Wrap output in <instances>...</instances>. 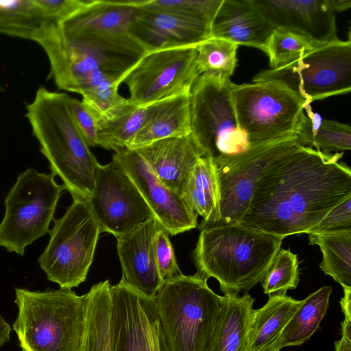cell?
I'll return each mask as SVG.
<instances>
[{
  "label": "cell",
  "instance_id": "44",
  "mask_svg": "<svg viewBox=\"0 0 351 351\" xmlns=\"http://www.w3.org/2000/svg\"><path fill=\"white\" fill-rule=\"evenodd\" d=\"M328 8L334 13L342 12L351 7L350 0H325Z\"/></svg>",
  "mask_w": 351,
  "mask_h": 351
},
{
  "label": "cell",
  "instance_id": "45",
  "mask_svg": "<svg viewBox=\"0 0 351 351\" xmlns=\"http://www.w3.org/2000/svg\"><path fill=\"white\" fill-rule=\"evenodd\" d=\"M11 326L0 315V348L10 339Z\"/></svg>",
  "mask_w": 351,
  "mask_h": 351
},
{
  "label": "cell",
  "instance_id": "39",
  "mask_svg": "<svg viewBox=\"0 0 351 351\" xmlns=\"http://www.w3.org/2000/svg\"><path fill=\"white\" fill-rule=\"evenodd\" d=\"M68 106L73 119L86 144L98 146L97 119L82 101L69 96Z\"/></svg>",
  "mask_w": 351,
  "mask_h": 351
},
{
  "label": "cell",
  "instance_id": "14",
  "mask_svg": "<svg viewBox=\"0 0 351 351\" xmlns=\"http://www.w3.org/2000/svg\"><path fill=\"white\" fill-rule=\"evenodd\" d=\"M111 351H166L154 298L121 278L111 286Z\"/></svg>",
  "mask_w": 351,
  "mask_h": 351
},
{
  "label": "cell",
  "instance_id": "30",
  "mask_svg": "<svg viewBox=\"0 0 351 351\" xmlns=\"http://www.w3.org/2000/svg\"><path fill=\"white\" fill-rule=\"evenodd\" d=\"M307 234L309 244L318 245L322 253V271L343 289L351 288V228Z\"/></svg>",
  "mask_w": 351,
  "mask_h": 351
},
{
  "label": "cell",
  "instance_id": "15",
  "mask_svg": "<svg viewBox=\"0 0 351 351\" xmlns=\"http://www.w3.org/2000/svg\"><path fill=\"white\" fill-rule=\"evenodd\" d=\"M117 164L136 186L154 217L169 235L175 236L197 226V215L180 194L163 183L136 149L115 152Z\"/></svg>",
  "mask_w": 351,
  "mask_h": 351
},
{
  "label": "cell",
  "instance_id": "12",
  "mask_svg": "<svg viewBox=\"0 0 351 351\" xmlns=\"http://www.w3.org/2000/svg\"><path fill=\"white\" fill-rule=\"evenodd\" d=\"M196 47L171 48L146 53L125 75L130 101L147 106L189 92L201 75Z\"/></svg>",
  "mask_w": 351,
  "mask_h": 351
},
{
  "label": "cell",
  "instance_id": "3",
  "mask_svg": "<svg viewBox=\"0 0 351 351\" xmlns=\"http://www.w3.org/2000/svg\"><path fill=\"white\" fill-rule=\"evenodd\" d=\"M199 231L191 254L196 274L216 279L224 295L247 293L261 282L284 239L240 223Z\"/></svg>",
  "mask_w": 351,
  "mask_h": 351
},
{
  "label": "cell",
  "instance_id": "27",
  "mask_svg": "<svg viewBox=\"0 0 351 351\" xmlns=\"http://www.w3.org/2000/svg\"><path fill=\"white\" fill-rule=\"evenodd\" d=\"M227 295L224 312L209 351H247L254 299L247 293Z\"/></svg>",
  "mask_w": 351,
  "mask_h": 351
},
{
  "label": "cell",
  "instance_id": "11",
  "mask_svg": "<svg viewBox=\"0 0 351 351\" xmlns=\"http://www.w3.org/2000/svg\"><path fill=\"white\" fill-rule=\"evenodd\" d=\"M275 81L299 95L306 104L351 90V42L337 37L298 58L257 73L253 82Z\"/></svg>",
  "mask_w": 351,
  "mask_h": 351
},
{
  "label": "cell",
  "instance_id": "18",
  "mask_svg": "<svg viewBox=\"0 0 351 351\" xmlns=\"http://www.w3.org/2000/svg\"><path fill=\"white\" fill-rule=\"evenodd\" d=\"M162 228L153 217L117 239L123 276L139 293L154 298L162 284L155 256L156 234Z\"/></svg>",
  "mask_w": 351,
  "mask_h": 351
},
{
  "label": "cell",
  "instance_id": "36",
  "mask_svg": "<svg viewBox=\"0 0 351 351\" xmlns=\"http://www.w3.org/2000/svg\"><path fill=\"white\" fill-rule=\"evenodd\" d=\"M223 0H143L147 9L172 12L212 25Z\"/></svg>",
  "mask_w": 351,
  "mask_h": 351
},
{
  "label": "cell",
  "instance_id": "23",
  "mask_svg": "<svg viewBox=\"0 0 351 351\" xmlns=\"http://www.w3.org/2000/svg\"><path fill=\"white\" fill-rule=\"evenodd\" d=\"M190 91L151 104L145 123L128 149H136L164 138L190 134Z\"/></svg>",
  "mask_w": 351,
  "mask_h": 351
},
{
  "label": "cell",
  "instance_id": "37",
  "mask_svg": "<svg viewBox=\"0 0 351 351\" xmlns=\"http://www.w3.org/2000/svg\"><path fill=\"white\" fill-rule=\"evenodd\" d=\"M121 84L119 80H106L82 95V102L93 112L96 119L127 99L119 93Z\"/></svg>",
  "mask_w": 351,
  "mask_h": 351
},
{
  "label": "cell",
  "instance_id": "24",
  "mask_svg": "<svg viewBox=\"0 0 351 351\" xmlns=\"http://www.w3.org/2000/svg\"><path fill=\"white\" fill-rule=\"evenodd\" d=\"M178 193L186 204L202 217L199 230L219 219L220 195L216 167L207 157L199 158L182 182Z\"/></svg>",
  "mask_w": 351,
  "mask_h": 351
},
{
  "label": "cell",
  "instance_id": "28",
  "mask_svg": "<svg viewBox=\"0 0 351 351\" xmlns=\"http://www.w3.org/2000/svg\"><path fill=\"white\" fill-rule=\"evenodd\" d=\"M295 136L301 145L315 147L326 153L343 152L351 149L350 125L323 119L313 112L311 104L304 106Z\"/></svg>",
  "mask_w": 351,
  "mask_h": 351
},
{
  "label": "cell",
  "instance_id": "21",
  "mask_svg": "<svg viewBox=\"0 0 351 351\" xmlns=\"http://www.w3.org/2000/svg\"><path fill=\"white\" fill-rule=\"evenodd\" d=\"M143 1H86L82 7L57 23L65 32L122 34L130 31L141 16Z\"/></svg>",
  "mask_w": 351,
  "mask_h": 351
},
{
  "label": "cell",
  "instance_id": "25",
  "mask_svg": "<svg viewBox=\"0 0 351 351\" xmlns=\"http://www.w3.org/2000/svg\"><path fill=\"white\" fill-rule=\"evenodd\" d=\"M302 303L287 292L269 295L262 307L254 309L247 351H269Z\"/></svg>",
  "mask_w": 351,
  "mask_h": 351
},
{
  "label": "cell",
  "instance_id": "10",
  "mask_svg": "<svg viewBox=\"0 0 351 351\" xmlns=\"http://www.w3.org/2000/svg\"><path fill=\"white\" fill-rule=\"evenodd\" d=\"M232 97L239 128L254 149L295 136L307 105L286 86L270 80L234 84Z\"/></svg>",
  "mask_w": 351,
  "mask_h": 351
},
{
  "label": "cell",
  "instance_id": "42",
  "mask_svg": "<svg viewBox=\"0 0 351 351\" xmlns=\"http://www.w3.org/2000/svg\"><path fill=\"white\" fill-rule=\"evenodd\" d=\"M341 337L335 342V351H351V319L341 323Z\"/></svg>",
  "mask_w": 351,
  "mask_h": 351
},
{
  "label": "cell",
  "instance_id": "8",
  "mask_svg": "<svg viewBox=\"0 0 351 351\" xmlns=\"http://www.w3.org/2000/svg\"><path fill=\"white\" fill-rule=\"evenodd\" d=\"M63 184L52 173L27 169L21 173L5 200L0 222V247L23 256L27 246L49 232Z\"/></svg>",
  "mask_w": 351,
  "mask_h": 351
},
{
  "label": "cell",
  "instance_id": "35",
  "mask_svg": "<svg viewBox=\"0 0 351 351\" xmlns=\"http://www.w3.org/2000/svg\"><path fill=\"white\" fill-rule=\"evenodd\" d=\"M316 45L317 44L301 34L282 28H275L266 52L271 69L298 58Z\"/></svg>",
  "mask_w": 351,
  "mask_h": 351
},
{
  "label": "cell",
  "instance_id": "6",
  "mask_svg": "<svg viewBox=\"0 0 351 351\" xmlns=\"http://www.w3.org/2000/svg\"><path fill=\"white\" fill-rule=\"evenodd\" d=\"M18 315L12 324L23 351H82L87 316L86 293L71 289L15 288Z\"/></svg>",
  "mask_w": 351,
  "mask_h": 351
},
{
  "label": "cell",
  "instance_id": "5",
  "mask_svg": "<svg viewBox=\"0 0 351 351\" xmlns=\"http://www.w3.org/2000/svg\"><path fill=\"white\" fill-rule=\"evenodd\" d=\"M207 279L183 274L162 282L154 299L166 351H209L228 295H219Z\"/></svg>",
  "mask_w": 351,
  "mask_h": 351
},
{
  "label": "cell",
  "instance_id": "9",
  "mask_svg": "<svg viewBox=\"0 0 351 351\" xmlns=\"http://www.w3.org/2000/svg\"><path fill=\"white\" fill-rule=\"evenodd\" d=\"M101 230L87 200L73 199L53 219L49 240L38 259L49 280L62 289L84 282L93 263Z\"/></svg>",
  "mask_w": 351,
  "mask_h": 351
},
{
  "label": "cell",
  "instance_id": "22",
  "mask_svg": "<svg viewBox=\"0 0 351 351\" xmlns=\"http://www.w3.org/2000/svg\"><path fill=\"white\" fill-rule=\"evenodd\" d=\"M136 150L154 174L177 192L189 171L204 156L191 134L159 140Z\"/></svg>",
  "mask_w": 351,
  "mask_h": 351
},
{
  "label": "cell",
  "instance_id": "46",
  "mask_svg": "<svg viewBox=\"0 0 351 351\" xmlns=\"http://www.w3.org/2000/svg\"><path fill=\"white\" fill-rule=\"evenodd\" d=\"M3 90V86L0 84V90Z\"/></svg>",
  "mask_w": 351,
  "mask_h": 351
},
{
  "label": "cell",
  "instance_id": "19",
  "mask_svg": "<svg viewBox=\"0 0 351 351\" xmlns=\"http://www.w3.org/2000/svg\"><path fill=\"white\" fill-rule=\"evenodd\" d=\"M211 25L186 16L143 8L130 34L152 51L196 47L212 37Z\"/></svg>",
  "mask_w": 351,
  "mask_h": 351
},
{
  "label": "cell",
  "instance_id": "4",
  "mask_svg": "<svg viewBox=\"0 0 351 351\" xmlns=\"http://www.w3.org/2000/svg\"><path fill=\"white\" fill-rule=\"evenodd\" d=\"M69 95L39 87L26 106L32 134L40 152L73 199L88 200L98 162L70 112Z\"/></svg>",
  "mask_w": 351,
  "mask_h": 351
},
{
  "label": "cell",
  "instance_id": "1",
  "mask_svg": "<svg viewBox=\"0 0 351 351\" xmlns=\"http://www.w3.org/2000/svg\"><path fill=\"white\" fill-rule=\"evenodd\" d=\"M343 152L300 144L272 160L256 183L241 225L283 238L308 234L351 196V170Z\"/></svg>",
  "mask_w": 351,
  "mask_h": 351
},
{
  "label": "cell",
  "instance_id": "33",
  "mask_svg": "<svg viewBox=\"0 0 351 351\" xmlns=\"http://www.w3.org/2000/svg\"><path fill=\"white\" fill-rule=\"evenodd\" d=\"M238 45L221 38L210 37L196 46L197 64L202 73L230 78L237 66Z\"/></svg>",
  "mask_w": 351,
  "mask_h": 351
},
{
  "label": "cell",
  "instance_id": "7",
  "mask_svg": "<svg viewBox=\"0 0 351 351\" xmlns=\"http://www.w3.org/2000/svg\"><path fill=\"white\" fill-rule=\"evenodd\" d=\"M233 86L230 78L202 73L190 91L191 135L218 175L232 171L263 147L252 149L239 128Z\"/></svg>",
  "mask_w": 351,
  "mask_h": 351
},
{
  "label": "cell",
  "instance_id": "13",
  "mask_svg": "<svg viewBox=\"0 0 351 351\" xmlns=\"http://www.w3.org/2000/svg\"><path fill=\"white\" fill-rule=\"evenodd\" d=\"M88 202L101 232L116 238L154 217L133 182L114 161L98 163Z\"/></svg>",
  "mask_w": 351,
  "mask_h": 351
},
{
  "label": "cell",
  "instance_id": "29",
  "mask_svg": "<svg viewBox=\"0 0 351 351\" xmlns=\"http://www.w3.org/2000/svg\"><path fill=\"white\" fill-rule=\"evenodd\" d=\"M332 291V287L324 286L302 300L269 351L300 346L308 340L327 312Z\"/></svg>",
  "mask_w": 351,
  "mask_h": 351
},
{
  "label": "cell",
  "instance_id": "31",
  "mask_svg": "<svg viewBox=\"0 0 351 351\" xmlns=\"http://www.w3.org/2000/svg\"><path fill=\"white\" fill-rule=\"evenodd\" d=\"M110 287L106 280L93 285L86 293V325L82 351H111Z\"/></svg>",
  "mask_w": 351,
  "mask_h": 351
},
{
  "label": "cell",
  "instance_id": "43",
  "mask_svg": "<svg viewBox=\"0 0 351 351\" xmlns=\"http://www.w3.org/2000/svg\"><path fill=\"white\" fill-rule=\"evenodd\" d=\"M343 296L339 303L344 319H351V288H343Z\"/></svg>",
  "mask_w": 351,
  "mask_h": 351
},
{
  "label": "cell",
  "instance_id": "20",
  "mask_svg": "<svg viewBox=\"0 0 351 351\" xmlns=\"http://www.w3.org/2000/svg\"><path fill=\"white\" fill-rule=\"evenodd\" d=\"M274 29L252 0H223L212 23L211 36L266 53Z\"/></svg>",
  "mask_w": 351,
  "mask_h": 351
},
{
  "label": "cell",
  "instance_id": "40",
  "mask_svg": "<svg viewBox=\"0 0 351 351\" xmlns=\"http://www.w3.org/2000/svg\"><path fill=\"white\" fill-rule=\"evenodd\" d=\"M346 228H351V196L334 207L311 232H324Z\"/></svg>",
  "mask_w": 351,
  "mask_h": 351
},
{
  "label": "cell",
  "instance_id": "34",
  "mask_svg": "<svg viewBox=\"0 0 351 351\" xmlns=\"http://www.w3.org/2000/svg\"><path fill=\"white\" fill-rule=\"evenodd\" d=\"M298 256L290 250L280 248L261 282L265 294L271 295L295 289L299 283Z\"/></svg>",
  "mask_w": 351,
  "mask_h": 351
},
{
  "label": "cell",
  "instance_id": "26",
  "mask_svg": "<svg viewBox=\"0 0 351 351\" xmlns=\"http://www.w3.org/2000/svg\"><path fill=\"white\" fill-rule=\"evenodd\" d=\"M151 104L137 106L127 99L97 119L98 146L115 152L128 149L145 123Z\"/></svg>",
  "mask_w": 351,
  "mask_h": 351
},
{
  "label": "cell",
  "instance_id": "38",
  "mask_svg": "<svg viewBox=\"0 0 351 351\" xmlns=\"http://www.w3.org/2000/svg\"><path fill=\"white\" fill-rule=\"evenodd\" d=\"M154 249L156 265L162 282L182 274L177 263L169 234L162 228L156 234Z\"/></svg>",
  "mask_w": 351,
  "mask_h": 351
},
{
  "label": "cell",
  "instance_id": "16",
  "mask_svg": "<svg viewBox=\"0 0 351 351\" xmlns=\"http://www.w3.org/2000/svg\"><path fill=\"white\" fill-rule=\"evenodd\" d=\"M298 144L295 136L268 143L232 171L217 174L219 219L209 228L239 223L249 207L263 171L272 160Z\"/></svg>",
  "mask_w": 351,
  "mask_h": 351
},
{
  "label": "cell",
  "instance_id": "32",
  "mask_svg": "<svg viewBox=\"0 0 351 351\" xmlns=\"http://www.w3.org/2000/svg\"><path fill=\"white\" fill-rule=\"evenodd\" d=\"M49 23L36 0H0L1 34L34 41Z\"/></svg>",
  "mask_w": 351,
  "mask_h": 351
},
{
  "label": "cell",
  "instance_id": "41",
  "mask_svg": "<svg viewBox=\"0 0 351 351\" xmlns=\"http://www.w3.org/2000/svg\"><path fill=\"white\" fill-rule=\"evenodd\" d=\"M47 18L59 23L84 5L86 1L80 0H36Z\"/></svg>",
  "mask_w": 351,
  "mask_h": 351
},
{
  "label": "cell",
  "instance_id": "2",
  "mask_svg": "<svg viewBox=\"0 0 351 351\" xmlns=\"http://www.w3.org/2000/svg\"><path fill=\"white\" fill-rule=\"evenodd\" d=\"M50 66L48 78L63 90L83 95L109 79L122 80L148 52L132 34L65 32L49 23L36 37Z\"/></svg>",
  "mask_w": 351,
  "mask_h": 351
},
{
  "label": "cell",
  "instance_id": "17",
  "mask_svg": "<svg viewBox=\"0 0 351 351\" xmlns=\"http://www.w3.org/2000/svg\"><path fill=\"white\" fill-rule=\"evenodd\" d=\"M274 27L301 34L317 45L337 37L335 13L325 0H252Z\"/></svg>",
  "mask_w": 351,
  "mask_h": 351
}]
</instances>
